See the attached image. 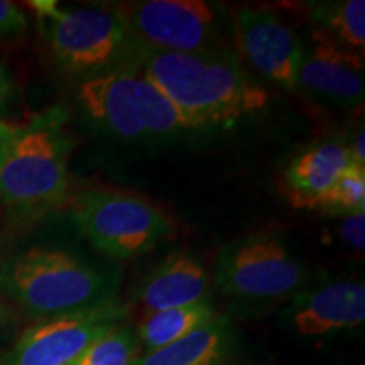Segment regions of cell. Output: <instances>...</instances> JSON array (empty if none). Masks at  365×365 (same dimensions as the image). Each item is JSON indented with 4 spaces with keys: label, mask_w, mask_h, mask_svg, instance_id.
Masks as SVG:
<instances>
[{
    "label": "cell",
    "mask_w": 365,
    "mask_h": 365,
    "mask_svg": "<svg viewBox=\"0 0 365 365\" xmlns=\"http://www.w3.org/2000/svg\"><path fill=\"white\" fill-rule=\"evenodd\" d=\"M340 237L354 250L364 254L365 250V210L364 212H354L345 215L344 222L340 223Z\"/></svg>",
    "instance_id": "44dd1931"
},
{
    "label": "cell",
    "mask_w": 365,
    "mask_h": 365,
    "mask_svg": "<svg viewBox=\"0 0 365 365\" xmlns=\"http://www.w3.org/2000/svg\"><path fill=\"white\" fill-rule=\"evenodd\" d=\"M239 333L228 317H218L175 344L140 354L135 365H237Z\"/></svg>",
    "instance_id": "9a60e30c"
},
{
    "label": "cell",
    "mask_w": 365,
    "mask_h": 365,
    "mask_svg": "<svg viewBox=\"0 0 365 365\" xmlns=\"http://www.w3.org/2000/svg\"><path fill=\"white\" fill-rule=\"evenodd\" d=\"M218 314L220 313L212 299L144 314L134 328L139 350L143 349V354H149L175 344L208 325Z\"/></svg>",
    "instance_id": "2e32d148"
},
{
    "label": "cell",
    "mask_w": 365,
    "mask_h": 365,
    "mask_svg": "<svg viewBox=\"0 0 365 365\" xmlns=\"http://www.w3.org/2000/svg\"><path fill=\"white\" fill-rule=\"evenodd\" d=\"M129 59L195 130L239 122L262 112L271 98L228 49L164 53L135 44Z\"/></svg>",
    "instance_id": "6da1fadb"
},
{
    "label": "cell",
    "mask_w": 365,
    "mask_h": 365,
    "mask_svg": "<svg viewBox=\"0 0 365 365\" xmlns=\"http://www.w3.org/2000/svg\"><path fill=\"white\" fill-rule=\"evenodd\" d=\"M317 29L333 41L362 53L365 49V2L364 0H339V2L307 4Z\"/></svg>",
    "instance_id": "e0dca14e"
},
{
    "label": "cell",
    "mask_w": 365,
    "mask_h": 365,
    "mask_svg": "<svg viewBox=\"0 0 365 365\" xmlns=\"http://www.w3.org/2000/svg\"><path fill=\"white\" fill-rule=\"evenodd\" d=\"M349 148V154H350V159H352V164L359 168H364L365 170V130L364 127H360L357 130V134L354 135L352 143L350 145H346Z\"/></svg>",
    "instance_id": "603a6c76"
},
{
    "label": "cell",
    "mask_w": 365,
    "mask_h": 365,
    "mask_svg": "<svg viewBox=\"0 0 365 365\" xmlns=\"http://www.w3.org/2000/svg\"><path fill=\"white\" fill-rule=\"evenodd\" d=\"M71 213L90 244L113 261L150 252L173 230L156 205L127 191L85 190L73 200Z\"/></svg>",
    "instance_id": "52a82bcc"
},
{
    "label": "cell",
    "mask_w": 365,
    "mask_h": 365,
    "mask_svg": "<svg viewBox=\"0 0 365 365\" xmlns=\"http://www.w3.org/2000/svg\"><path fill=\"white\" fill-rule=\"evenodd\" d=\"M210 299V272L195 255L173 252L132 289V303L144 314Z\"/></svg>",
    "instance_id": "4fadbf2b"
},
{
    "label": "cell",
    "mask_w": 365,
    "mask_h": 365,
    "mask_svg": "<svg viewBox=\"0 0 365 365\" xmlns=\"http://www.w3.org/2000/svg\"><path fill=\"white\" fill-rule=\"evenodd\" d=\"M235 33L242 54L259 75L286 90H298L304 46L289 24L271 9L242 7Z\"/></svg>",
    "instance_id": "30bf717a"
},
{
    "label": "cell",
    "mask_w": 365,
    "mask_h": 365,
    "mask_svg": "<svg viewBox=\"0 0 365 365\" xmlns=\"http://www.w3.org/2000/svg\"><path fill=\"white\" fill-rule=\"evenodd\" d=\"M298 88L344 107L360 105L365 93L364 54L314 29L303 49Z\"/></svg>",
    "instance_id": "7c38bea8"
},
{
    "label": "cell",
    "mask_w": 365,
    "mask_h": 365,
    "mask_svg": "<svg viewBox=\"0 0 365 365\" xmlns=\"http://www.w3.org/2000/svg\"><path fill=\"white\" fill-rule=\"evenodd\" d=\"M140 355L134 328L120 323L86 346L68 365H135Z\"/></svg>",
    "instance_id": "ac0fdd59"
},
{
    "label": "cell",
    "mask_w": 365,
    "mask_h": 365,
    "mask_svg": "<svg viewBox=\"0 0 365 365\" xmlns=\"http://www.w3.org/2000/svg\"><path fill=\"white\" fill-rule=\"evenodd\" d=\"M364 322V281L341 279L304 287L281 312L282 325L304 339L354 330Z\"/></svg>",
    "instance_id": "8fae6325"
},
{
    "label": "cell",
    "mask_w": 365,
    "mask_h": 365,
    "mask_svg": "<svg viewBox=\"0 0 365 365\" xmlns=\"http://www.w3.org/2000/svg\"><path fill=\"white\" fill-rule=\"evenodd\" d=\"M11 91H12L11 80H9L6 70L0 66V108L7 103L9 97H11Z\"/></svg>",
    "instance_id": "cb8c5ba5"
},
{
    "label": "cell",
    "mask_w": 365,
    "mask_h": 365,
    "mask_svg": "<svg viewBox=\"0 0 365 365\" xmlns=\"http://www.w3.org/2000/svg\"><path fill=\"white\" fill-rule=\"evenodd\" d=\"M27 29V17L22 9L11 0H0V39L14 38Z\"/></svg>",
    "instance_id": "ffe728a7"
},
{
    "label": "cell",
    "mask_w": 365,
    "mask_h": 365,
    "mask_svg": "<svg viewBox=\"0 0 365 365\" xmlns=\"http://www.w3.org/2000/svg\"><path fill=\"white\" fill-rule=\"evenodd\" d=\"M14 130H16V125L9 124V122L0 118V150L6 148V144L9 143V139L12 137Z\"/></svg>",
    "instance_id": "d4e9b609"
},
{
    "label": "cell",
    "mask_w": 365,
    "mask_h": 365,
    "mask_svg": "<svg viewBox=\"0 0 365 365\" xmlns=\"http://www.w3.org/2000/svg\"><path fill=\"white\" fill-rule=\"evenodd\" d=\"M76 102L90 122L124 140L195 130L143 68L129 58L81 80L76 88Z\"/></svg>",
    "instance_id": "277c9868"
},
{
    "label": "cell",
    "mask_w": 365,
    "mask_h": 365,
    "mask_svg": "<svg viewBox=\"0 0 365 365\" xmlns=\"http://www.w3.org/2000/svg\"><path fill=\"white\" fill-rule=\"evenodd\" d=\"M213 282L235 307L252 312L293 299L307 287L308 269L284 237L261 230L220 249L213 264Z\"/></svg>",
    "instance_id": "5b68a950"
},
{
    "label": "cell",
    "mask_w": 365,
    "mask_h": 365,
    "mask_svg": "<svg viewBox=\"0 0 365 365\" xmlns=\"http://www.w3.org/2000/svg\"><path fill=\"white\" fill-rule=\"evenodd\" d=\"M319 212H328L333 215L339 213L364 212L365 210V170L350 164L341 173L339 180L333 182L328 193L319 202Z\"/></svg>",
    "instance_id": "d6986e66"
},
{
    "label": "cell",
    "mask_w": 365,
    "mask_h": 365,
    "mask_svg": "<svg viewBox=\"0 0 365 365\" xmlns=\"http://www.w3.org/2000/svg\"><path fill=\"white\" fill-rule=\"evenodd\" d=\"M134 43L164 53L217 49L220 17L203 0H144L120 4Z\"/></svg>",
    "instance_id": "9c48e42d"
},
{
    "label": "cell",
    "mask_w": 365,
    "mask_h": 365,
    "mask_svg": "<svg viewBox=\"0 0 365 365\" xmlns=\"http://www.w3.org/2000/svg\"><path fill=\"white\" fill-rule=\"evenodd\" d=\"M118 276L63 249L33 247L0 262V298L43 319L115 299Z\"/></svg>",
    "instance_id": "7a4b0ae2"
},
{
    "label": "cell",
    "mask_w": 365,
    "mask_h": 365,
    "mask_svg": "<svg viewBox=\"0 0 365 365\" xmlns=\"http://www.w3.org/2000/svg\"><path fill=\"white\" fill-rule=\"evenodd\" d=\"M73 140L68 110L53 105L16 125L0 150V202L21 213L43 212L66 198Z\"/></svg>",
    "instance_id": "3957f363"
},
{
    "label": "cell",
    "mask_w": 365,
    "mask_h": 365,
    "mask_svg": "<svg viewBox=\"0 0 365 365\" xmlns=\"http://www.w3.org/2000/svg\"><path fill=\"white\" fill-rule=\"evenodd\" d=\"M19 325V313L17 309L9 304L6 299L0 298V350L7 341H11L14 331L17 330Z\"/></svg>",
    "instance_id": "7402d4cb"
},
{
    "label": "cell",
    "mask_w": 365,
    "mask_h": 365,
    "mask_svg": "<svg viewBox=\"0 0 365 365\" xmlns=\"http://www.w3.org/2000/svg\"><path fill=\"white\" fill-rule=\"evenodd\" d=\"M352 164L346 144L336 139L322 140L301 150L286 166L282 181L296 208L317 210L333 182Z\"/></svg>",
    "instance_id": "5bb4252c"
},
{
    "label": "cell",
    "mask_w": 365,
    "mask_h": 365,
    "mask_svg": "<svg viewBox=\"0 0 365 365\" xmlns=\"http://www.w3.org/2000/svg\"><path fill=\"white\" fill-rule=\"evenodd\" d=\"M31 6L39 16L54 65L68 75L88 78L124 63L134 49L120 4L65 9L53 2Z\"/></svg>",
    "instance_id": "8992f818"
},
{
    "label": "cell",
    "mask_w": 365,
    "mask_h": 365,
    "mask_svg": "<svg viewBox=\"0 0 365 365\" xmlns=\"http://www.w3.org/2000/svg\"><path fill=\"white\" fill-rule=\"evenodd\" d=\"M130 309L117 298L95 308L36 319L17 336L0 365H68L86 346L125 323Z\"/></svg>",
    "instance_id": "ba28073f"
}]
</instances>
